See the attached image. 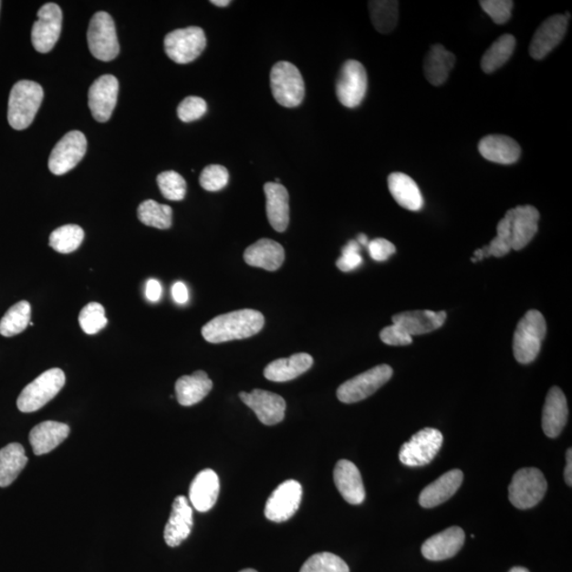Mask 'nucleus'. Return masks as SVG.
I'll list each match as a JSON object with an SVG mask.
<instances>
[{"mask_svg":"<svg viewBox=\"0 0 572 572\" xmlns=\"http://www.w3.org/2000/svg\"><path fill=\"white\" fill-rule=\"evenodd\" d=\"M265 324V319L261 312L245 308L210 320L203 327L202 335L208 343L222 344L252 338L262 330Z\"/></svg>","mask_w":572,"mask_h":572,"instance_id":"1","label":"nucleus"},{"mask_svg":"<svg viewBox=\"0 0 572 572\" xmlns=\"http://www.w3.org/2000/svg\"><path fill=\"white\" fill-rule=\"evenodd\" d=\"M547 333V325L541 312L530 310L518 322L513 338V353L519 364L527 365L540 354Z\"/></svg>","mask_w":572,"mask_h":572,"instance_id":"2","label":"nucleus"},{"mask_svg":"<svg viewBox=\"0 0 572 572\" xmlns=\"http://www.w3.org/2000/svg\"><path fill=\"white\" fill-rule=\"evenodd\" d=\"M44 90L33 81H19L12 88L9 98L8 120L11 128L23 130L31 126L41 107Z\"/></svg>","mask_w":572,"mask_h":572,"instance_id":"3","label":"nucleus"},{"mask_svg":"<svg viewBox=\"0 0 572 572\" xmlns=\"http://www.w3.org/2000/svg\"><path fill=\"white\" fill-rule=\"evenodd\" d=\"M66 383L63 370L58 368L45 371L37 377L19 394L17 399L18 410L25 413L41 410L46 404L55 399L62 390Z\"/></svg>","mask_w":572,"mask_h":572,"instance_id":"4","label":"nucleus"},{"mask_svg":"<svg viewBox=\"0 0 572 572\" xmlns=\"http://www.w3.org/2000/svg\"><path fill=\"white\" fill-rule=\"evenodd\" d=\"M271 88L275 100L282 107L297 108L304 101L306 94L304 78L292 63L284 61L273 66Z\"/></svg>","mask_w":572,"mask_h":572,"instance_id":"5","label":"nucleus"},{"mask_svg":"<svg viewBox=\"0 0 572 572\" xmlns=\"http://www.w3.org/2000/svg\"><path fill=\"white\" fill-rule=\"evenodd\" d=\"M547 491L543 473L535 468L519 470L509 485V499L515 507L527 510L536 507Z\"/></svg>","mask_w":572,"mask_h":572,"instance_id":"6","label":"nucleus"},{"mask_svg":"<svg viewBox=\"0 0 572 572\" xmlns=\"http://www.w3.org/2000/svg\"><path fill=\"white\" fill-rule=\"evenodd\" d=\"M88 47L98 60L113 61L120 55L116 27L113 17L107 12H98L91 18L88 32Z\"/></svg>","mask_w":572,"mask_h":572,"instance_id":"7","label":"nucleus"},{"mask_svg":"<svg viewBox=\"0 0 572 572\" xmlns=\"http://www.w3.org/2000/svg\"><path fill=\"white\" fill-rule=\"evenodd\" d=\"M206 45L205 32L199 27L177 29L164 37V51L177 64L193 62L205 50Z\"/></svg>","mask_w":572,"mask_h":572,"instance_id":"8","label":"nucleus"},{"mask_svg":"<svg viewBox=\"0 0 572 572\" xmlns=\"http://www.w3.org/2000/svg\"><path fill=\"white\" fill-rule=\"evenodd\" d=\"M392 374L393 370L390 366L374 367L340 385L338 390V398L340 402L346 404L360 402L384 386L392 378Z\"/></svg>","mask_w":572,"mask_h":572,"instance_id":"9","label":"nucleus"},{"mask_svg":"<svg viewBox=\"0 0 572 572\" xmlns=\"http://www.w3.org/2000/svg\"><path fill=\"white\" fill-rule=\"evenodd\" d=\"M443 435L435 429L421 430L400 447V462L411 468L430 464L442 450Z\"/></svg>","mask_w":572,"mask_h":572,"instance_id":"10","label":"nucleus"},{"mask_svg":"<svg viewBox=\"0 0 572 572\" xmlns=\"http://www.w3.org/2000/svg\"><path fill=\"white\" fill-rule=\"evenodd\" d=\"M368 78L363 64L347 61L341 68L337 82V96L346 108L354 109L363 102L367 93Z\"/></svg>","mask_w":572,"mask_h":572,"instance_id":"11","label":"nucleus"},{"mask_svg":"<svg viewBox=\"0 0 572 572\" xmlns=\"http://www.w3.org/2000/svg\"><path fill=\"white\" fill-rule=\"evenodd\" d=\"M37 16V21L33 25L31 41L36 51L47 54L61 36L62 10L56 4H46L38 10Z\"/></svg>","mask_w":572,"mask_h":572,"instance_id":"12","label":"nucleus"},{"mask_svg":"<svg viewBox=\"0 0 572 572\" xmlns=\"http://www.w3.org/2000/svg\"><path fill=\"white\" fill-rule=\"evenodd\" d=\"M88 150L87 137L81 131L71 130L52 150L49 170L55 175H64L78 166Z\"/></svg>","mask_w":572,"mask_h":572,"instance_id":"13","label":"nucleus"},{"mask_svg":"<svg viewBox=\"0 0 572 572\" xmlns=\"http://www.w3.org/2000/svg\"><path fill=\"white\" fill-rule=\"evenodd\" d=\"M302 486L296 480L282 483L267 499L265 515L268 521L285 523L298 511Z\"/></svg>","mask_w":572,"mask_h":572,"instance_id":"14","label":"nucleus"},{"mask_svg":"<svg viewBox=\"0 0 572 572\" xmlns=\"http://www.w3.org/2000/svg\"><path fill=\"white\" fill-rule=\"evenodd\" d=\"M239 396L242 402L256 414L261 423L272 426L284 421L286 403L278 394L255 390L249 393L240 392Z\"/></svg>","mask_w":572,"mask_h":572,"instance_id":"15","label":"nucleus"},{"mask_svg":"<svg viewBox=\"0 0 572 572\" xmlns=\"http://www.w3.org/2000/svg\"><path fill=\"white\" fill-rule=\"evenodd\" d=\"M120 83L111 75L102 76L91 85L88 91V107L98 122L109 120L117 104Z\"/></svg>","mask_w":572,"mask_h":572,"instance_id":"16","label":"nucleus"},{"mask_svg":"<svg viewBox=\"0 0 572 572\" xmlns=\"http://www.w3.org/2000/svg\"><path fill=\"white\" fill-rule=\"evenodd\" d=\"M505 216L510 222L511 247L522 251L537 233L540 213L534 206H517L510 209Z\"/></svg>","mask_w":572,"mask_h":572,"instance_id":"17","label":"nucleus"},{"mask_svg":"<svg viewBox=\"0 0 572 572\" xmlns=\"http://www.w3.org/2000/svg\"><path fill=\"white\" fill-rule=\"evenodd\" d=\"M568 19L563 15H556L546 19L538 27L530 44V56L536 60H543L554 50L567 33Z\"/></svg>","mask_w":572,"mask_h":572,"instance_id":"18","label":"nucleus"},{"mask_svg":"<svg viewBox=\"0 0 572 572\" xmlns=\"http://www.w3.org/2000/svg\"><path fill=\"white\" fill-rule=\"evenodd\" d=\"M193 527V511L185 496H177L172 504L169 521L164 528V541L170 547H177L186 541Z\"/></svg>","mask_w":572,"mask_h":572,"instance_id":"19","label":"nucleus"},{"mask_svg":"<svg viewBox=\"0 0 572 572\" xmlns=\"http://www.w3.org/2000/svg\"><path fill=\"white\" fill-rule=\"evenodd\" d=\"M464 541V531L460 527H451L425 541L422 555L429 561H444L455 556L463 547Z\"/></svg>","mask_w":572,"mask_h":572,"instance_id":"20","label":"nucleus"},{"mask_svg":"<svg viewBox=\"0 0 572 572\" xmlns=\"http://www.w3.org/2000/svg\"><path fill=\"white\" fill-rule=\"evenodd\" d=\"M334 483L340 495L351 504H363L366 497L363 478L349 460H339L334 469Z\"/></svg>","mask_w":572,"mask_h":572,"instance_id":"21","label":"nucleus"},{"mask_svg":"<svg viewBox=\"0 0 572 572\" xmlns=\"http://www.w3.org/2000/svg\"><path fill=\"white\" fill-rule=\"evenodd\" d=\"M568 419L567 400L558 387H552L546 398L542 427L545 435L556 438L561 435Z\"/></svg>","mask_w":572,"mask_h":572,"instance_id":"22","label":"nucleus"},{"mask_svg":"<svg viewBox=\"0 0 572 572\" xmlns=\"http://www.w3.org/2000/svg\"><path fill=\"white\" fill-rule=\"evenodd\" d=\"M463 482V473L460 470H452L445 473L436 482L427 485L421 492L419 503L421 507L431 509L442 504L456 494Z\"/></svg>","mask_w":572,"mask_h":572,"instance_id":"23","label":"nucleus"},{"mask_svg":"<svg viewBox=\"0 0 572 572\" xmlns=\"http://www.w3.org/2000/svg\"><path fill=\"white\" fill-rule=\"evenodd\" d=\"M219 494V476L210 469L200 472L190 485V502L200 512L212 510L218 501Z\"/></svg>","mask_w":572,"mask_h":572,"instance_id":"24","label":"nucleus"},{"mask_svg":"<svg viewBox=\"0 0 572 572\" xmlns=\"http://www.w3.org/2000/svg\"><path fill=\"white\" fill-rule=\"evenodd\" d=\"M70 427L68 424L45 421L30 432L29 440L33 452L36 456L45 455L57 449L69 436Z\"/></svg>","mask_w":572,"mask_h":572,"instance_id":"25","label":"nucleus"},{"mask_svg":"<svg viewBox=\"0 0 572 572\" xmlns=\"http://www.w3.org/2000/svg\"><path fill=\"white\" fill-rule=\"evenodd\" d=\"M446 313L425 311H409L394 315L393 325L402 328L411 337L438 330L444 325Z\"/></svg>","mask_w":572,"mask_h":572,"instance_id":"26","label":"nucleus"},{"mask_svg":"<svg viewBox=\"0 0 572 572\" xmlns=\"http://www.w3.org/2000/svg\"><path fill=\"white\" fill-rule=\"evenodd\" d=\"M478 150L486 161L501 164L515 163L522 154L519 144L504 135L484 137L478 144Z\"/></svg>","mask_w":572,"mask_h":572,"instance_id":"27","label":"nucleus"},{"mask_svg":"<svg viewBox=\"0 0 572 572\" xmlns=\"http://www.w3.org/2000/svg\"><path fill=\"white\" fill-rule=\"evenodd\" d=\"M285 259V248L269 239L256 241L244 253V260L248 265L269 272L277 271L284 265Z\"/></svg>","mask_w":572,"mask_h":572,"instance_id":"28","label":"nucleus"},{"mask_svg":"<svg viewBox=\"0 0 572 572\" xmlns=\"http://www.w3.org/2000/svg\"><path fill=\"white\" fill-rule=\"evenodd\" d=\"M266 213L269 224L278 233H285L289 223V195L281 183L266 182Z\"/></svg>","mask_w":572,"mask_h":572,"instance_id":"29","label":"nucleus"},{"mask_svg":"<svg viewBox=\"0 0 572 572\" xmlns=\"http://www.w3.org/2000/svg\"><path fill=\"white\" fill-rule=\"evenodd\" d=\"M313 364L314 359L310 354H294L291 358L276 359L268 364L265 369V377L268 380L285 383L306 373Z\"/></svg>","mask_w":572,"mask_h":572,"instance_id":"30","label":"nucleus"},{"mask_svg":"<svg viewBox=\"0 0 572 572\" xmlns=\"http://www.w3.org/2000/svg\"><path fill=\"white\" fill-rule=\"evenodd\" d=\"M213 383L206 372L195 371L191 376H183L177 380L175 392L177 400L182 406H193L208 396L213 390Z\"/></svg>","mask_w":572,"mask_h":572,"instance_id":"31","label":"nucleus"},{"mask_svg":"<svg viewBox=\"0 0 572 572\" xmlns=\"http://www.w3.org/2000/svg\"><path fill=\"white\" fill-rule=\"evenodd\" d=\"M388 188L400 207L419 212L424 205L422 193L411 176L394 172L388 177Z\"/></svg>","mask_w":572,"mask_h":572,"instance_id":"32","label":"nucleus"},{"mask_svg":"<svg viewBox=\"0 0 572 572\" xmlns=\"http://www.w3.org/2000/svg\"><path fill=\"white\" fill-rule=\"evenodd\" d=\"M455 63V55L447 51L444 46H432L424 60V74L427 81L435 87L444 84Z\"/></svg>","mask_w":572,"mask_h":572,"instance_id":"33","label":"nucleus"},{"mask_svg":"<svg viewBox=\"0 0 572 572\" xmlns=\"http://www.w3.org/2000/svg\"><path fill=\"white\" fill-rule=\"evenodd\" d=\"M27 463L23 445L10 443L0 450V486L5 488L15 483Z\"/></svg>","mask_w":572,"mask_h":572,"instance_id":"34","label":"nucleus"},{"mask_svg":"<svg viewBox=\"0 0 572 572\" xmlns=\"http://www.w3.org/2000/svg\"><path fill=\"white\" fill-rule=\"evenodd\" d=\"M516 46L515 37L511 35H504L498 37L491 47L485 51L482 58V68L485 74L503 68L510 60Z\"/></svg>","mask_w":572,"mask_h":572,"instance_id":"35","label":"nucleus"},{"mask_svg":"<svg viewBox=\"0 0 572 572\" xmlns=\"http://www.w3.org/2000/svg\"><path fill=\"white\" fill-rule=\"evenodd\" d=\"M31 306L28 301H19L11 307L0 320V334L5 338L16 337L30 325Z\"/></svg>","mask_w":572,"mask_h":572,"instance_id":"36","label":"nucleus"},{"mask_svg":"<svg viewBox=\"0 0 572 572\" xmlns=\"http://www.w3.org/2000/svg\"><path fill=\"white\" fill-rule=\"evenodd\" d=\"M371 21L380 33L392 32L396 29L399 19V3L394 0H378L369 2Z\"/></svg>","mask_w":572,"mask_h":572,"instance_id":"37","label":"nucleus"},{"mask_svg":"<svg viewBox=\"0 0 572 572\" xmlns=\"http://www.w3.org/2000/svg\"><path fill=\"white\" fill-rule=\"evenodd\" d=\"M138 219L146 226L169 229L172 226V208L153 200L144 201L138 207Z\"/></svg>","mask_w":572,"mask_h":572,"instance_id":"38","label":"nucleus"},{"mask_svg":"<svg viewBox=\"0 0 572 572\" xmlns=\"http://www.w3.org/2000/svg\"><path fill=\"white\" fill-rule=\"evenodd\" d=\"M84 230L78 225H65L52 232L49 245L60 254H71L81 246Z\"/></svg>","mask_w":572,"mask_h":572,"instance_id":"39","label":"nucleus"},{"mask_svg":"<svg viewBox=\"0 0 572 572\" xmlns=\"http://www.w3.org/2000/svg\"><path fill=\"white\" fill-rule=\"evenodd\" d=\"M300 572H350L347 563L331 552H320L307 558Z\"/></svg>","mask_w":572,"mask_h":572,"instance_id":"40","label":"nucleus"},{"mask_svg":"<svg viewBox=\"0 0 572 572\" xmlns=\"http://www.w3.org/2000/svg\"><path fill=\"white\" fill-rule=\"evenodd\" d=\"M157 183L163 197L169 201H182L185 199L187 182L183 177L175 171H166L157 176Z\"/></svg>","mask_w":572,"mask_h":572,"instance_id":"41","label":"nucleus"},{"mask_svg":"<svg viewBox=\"0 0 572 572\" xmlns=\"http://www.w3.org/2000/svg\"><path fill=\"white\" fill-rule=\"evenodd\" d=\"M78 322H80L82 330L88 335L100 332L108 325L103 306L98 302H90L82 308L80 315H78Z\"/></svg>","mask_w":572,"mask_h":572,"instance_id":"42","label":"nucleus"},{"mask_svg":"<svg viewBox=\"0 0 572 572\" xmlns=\"http://www.w3.org/2000/svg\"><path fill=\"white\" fill-rule=\"evenodd\" d=\"M229 172L220 164H210L200 176V185L209 192H216L228 185Z\"/></svg>","mask_w":572,"mask_h":572,"instance_id":"43","label":"nucleus"},{"mask_svg":"<svg viewBox=\"0 0 572 572\" xmlns=\"http://www.w3.org/2000/svg\"><path fill=\"white\" fill-rule=\"evenodd\" d=\"M207 103L200 97H187L177 108V115L182 122H192L201 120L207 113Z\"/></svg>","mask_w":572,"mask_h":572,"instance_id":"44","label":"nucleus"},{"mask_svg":"<svg viewBox=\"0 0 572 572\" xmlns=\"http://www.w3.org/2000/svg\"><path fill=\"white\" fill-rule=\"evenodd\" d=\"M479 4L497 25H504L509 21L515 5L511 0H483Z\"/></svg>","mask_w":572,"mask_h":572,"instance_id":"45","label":"nucleus"},{"mask_svg":"<svg viewBox=\"0 0 572 572\" xmlns=\"http://www.w3.org/2000/svg\"><path fill=\"white\" fill-rule=\"evenodd\" d=\"M359 251L360 247L358 241H350L344 246L343 253H341V256L337 262V265L341 272H352L363 263Z\"/></svg>","mask_w":572,"mask_h":572,"instance_id":"46","label":"nucleus"},{"mask_svg":"<svg viewBox=\"0 0 572 572\" xmlns=\"http://www.w3.org/2000/svg\"><path fill=\"white\" fill-rule=\"evenodd\" d=\"M380 340L388 346H409L412 338L397 325L388 326L380 333Z\"/></svg>","mask_w":572,"mask_h":572,"instance_id":"47","label":"nucleus"},{"mask_svg":"<svg viewBox=\"0 0 572 572\" xmlns=\"http://www.w3.org/2000/svg\"><path fill=\"white\" fill-rule=\"evenodd\" d=\"M368 251L374 261L384 262L396 253V246L385 239H374L368 243Z\"/></svg>","mask_w":572,"mask_h":572,"instance_id":"48","label":"nucleus"},{"mask_svg":"<svg viewBox=\"0 0 572 572\" xmlns=\"http://www.w3.org/2000/svg\"><path fill=\"white\" fill-rule=\"evenodd\" d=\"M162 288L160 281L151 279L147 282L146 296L151 302L160 301L161 297Z\"/></svg>","mask_w":572,"mask_h":572,"instance_id":"49","label":"nucleus"},{"mask_svg":"<svg viewBox=\"0 0 572 572\" xmlns=\"http://www.w3.org/2000/svg\"><path fill=\"white\" fill-rule=\"evenodd\" d=\"M172 297L176 304L185 305L189 299V292L185 284L179 281L172 286Z\"/></svg>","mask_w":572,"mask_h":572,"instance_id":"50","label":"nucleus"},{"mask_svg":"<svg viewBox=\"0 0 572 572\" xmlns=\"http://www.w3.org/2000/svg\"><path fill=\"white\" fill-rule=\"evenodd\" d=\"M567 466H565V482L571 486L572 485V451L569 449L567 452Z\"/></svg>","mask_w":572,"mask_h":572,"instance_id":"51","label":"nucleus"},{"mask_svg":"<svg viewBox=\"0 0 572 572\" xmlns=\"http://www.w3.org/2000/svg\"><path fill=\"white\" fill-rule=\"evenodd\" d=\"M212 4L216 6H222V8H224V6L229 5L230 2L229 0H212Z\"/></svg>","mask_w":572,"mask_h":572,"instance_id":"52","label":"nucleus"},{"mask_svg":"<svg viewBox=\"0 0 572 572\" xmlns=\"http://www.w3.org/2000/svg\"><path fill=\"white\" fill-rule=\"evenodd\" d=\"M358 243L360 245L368 246V243H369V242H368L367 235L364 234H361L359 235Z\"/></svg>","mask_w":572,"mask_h":572,"instance_id":"53","label":"nucleus"},{"mask_svg":"<svg viewBox=\"0 0 572 572\" xmlns=\"http://www.w3.org/2000/svg\"><path fill=\"white\" fill-rule=\"evenodd\" d=\"M509 572H530V571L524 567H513Z\"/></svg>","mask_w":572,"mask_h":572,"instance_id":"54","label":"nucleus"},{"mask_svg":"<svg viewBox=\"0 0 572 572\" xmlns=\"http://www.w3.org/2000/svg\"><path fill=\"white\" fill-rule=\"evenodd\" d=\"M240 572H258V571L252 569V568H248V569L242 570Z\"/></svg>","mask_w":572,"mask_h":572,"instance_id":"55","label":"nucleus"},{"mask_svg":"<svg viewBox=\"0 0 572 572\" xmlns=\"http://www.w3.org/2000/svg\"><path fill=\"white\" fill-rule=\"evenodd\" d=\"M0 6H2V2H0Z\"/></svg>","mask_w":572,"mask_h":572,"instance_id":"56","label":"nucleus"}]
</instances>
